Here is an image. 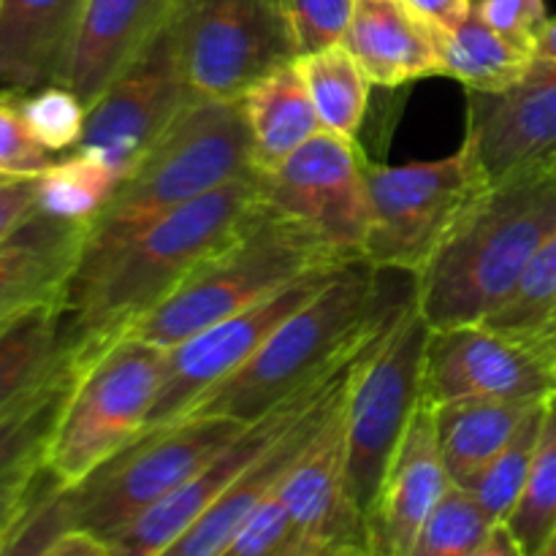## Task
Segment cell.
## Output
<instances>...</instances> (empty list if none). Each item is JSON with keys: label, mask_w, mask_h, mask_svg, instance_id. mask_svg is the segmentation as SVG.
Segmentation results:
<instances>
[{"label": "cell", "mask_w": 556, "mask_h": 556, "mask_svg": "<svg viewBox=\"0 0 556 556\" xmlns=\"http://www.w3.org/2000/svg\"><path fill=\"white\" fill-rule=\"evenodd\" d=\"M255 172L179 206L63 296L65 342L87 362L163 302L201 261L242 233L258 212Z\"/></svg>", "instance_id": "6da1fadb"}, {"label": "cell", "mask_w": 556, "mask_h": 556, "mask_svg": "<svg viewBox=\"0 0 556 556\" xmlns=\"http://www.w3.org/2000/svg\"><path fill=\"white\" fill-rule=\"evenodd\" d=\"M383 280V269L353 258L288 315L242 369L206 391L185 416H226L253 424L337 364L362 351L410 299Z\"/></svg>", "instance_id": "7a4b0ae2"}, {"label": "cell", "mask_w": 556, "mask_h": 556, "mask_svg": "<svg viewBox=\"0 0 556 556\" xmlns=\"http://www.w3.org/2000/svg\"><path fill=\"white\" fill-rule=\"evenodd\" d=\"M554 231L556 161L489 185L416 277L429 329L483 324L497 313Z\"/></svg>", "instance_id": "3957f363"}, {"label": "cell", "mask_w": 556, "mask_h": 556, "mask_svg": "<svg viewBox=\"0 0 556 556\" xmlns=\"http://www.w3.org/2000/svg\"><path fill=\"white\" fill-rule=\"evenodd\" d=\"M244 174H253V155L242 101L185 103L85 226L79 261L65 291L98 275L152 223Z\"/></svg>", "instance_id": "277c9868"}, {"label": "cell", "mask_w": 556, "mask_h": 556, "mask_svg": "<svg viewBox=\"0 0 556 556\" xmlns=\"http://www.w3.org/2000/svg\"><path fill=\"white\" fill-rule=\"evenodd\" d=\"M340 264L345 258L261 204L233 242L201 261L157 307L123 334L174 348L212 324L253 307L307 271Z\"/></svg>", "instance_id": "5b68a950"}, {"label": "cell", "mask_w": 556, "mask_h": 556, "mask_svg": "<svg viewBox=\"0 0 556 556\" xmlns=\"http://www.w3.org/2000/svg\"><path fill=\"white\" fill-rule=\"evenodd\" d=\"M168 348L123 334L76 367L43 467L71 489L144 429L166 372Z\"/></svg>", "instance_id": "8992f818"}, {"label": "cell", "mask_w": 556, "mask_h": 556, "mask_svg": "<svg viewBox=\"0 0 556 556\" xmlns=\"http://www.w3.org/2000/svg\"><path fill=\"white\" fill-rule=\"evenodd\" d=\"M429 331L413 296L375 337L353 372L345 400L348 492L362 525L421 407Z\"/></svg>", "instance_id": "52a82bcc"}, {"label": "cell", "mask_w": 556, "mask_h": 556, "mask_svg": "<svg viewBox=\"0 0 556 556\" xmlns=\"http://www.w3.org/2000/svg\"><path fill=\"white\" fill-rule=\"evenodd\" d=\"M369 190V233L364 258L383 271L418 277L434 258L472 201L489 188L470 141L438 161L405 166L364 161Z\"/></svg>", "instance_id": "ba28073f"}, {"label": "cell", "mask_w": 556, "mask_h": 556, "mask_svg": "<svg viewBox=\"0 0 556 556\" xmlns=\"http://www.w3.org/2000/svg\"><path fill=\"white\" fill-rule=\"evenodd\" d=\"M244 427L226 416H182L147 429L68 489L74 527L109 541L223 454Z\"/></svg>", "instance_id": "9c48e42d"}, {"label": "cell", "mask_w": 556, "mask_h": 556, "mask_svg": "<svg viewBox=\"0 0 556 556\" xmlns=\"http://www.w3.org/2000/svg\"><path fill=\"white\" fill-rule=\"evenodd\" d=\"M172 30L188 103L242 101L296 60L275 0H179Z\"/></svg>", "instance_id": "30bf717a"}, {"label": "cell", "mask_w": 556, "mask_h": 556, "mask_svg": "<svg viewBox=\"0 0 556 556\" xmlns=\"http://www.w3.org/2000/svg\"><path fill=\"white\" fill-rule=\"evenodd\" d=\"M364 161L356 141L320 130L277 168L255 172L261 204L340 258H364L369 233Z\"/></svg>", "instance_id": "8fae6325"}, {"label": "cell", "mask_w": 556, "mask_h": 556, "mask_svg": "<svg viewBox=\"0 0 556 556\" xmlns=\"http://www.w3.org/2000/svg\"><path fill=\"white\" fill-rule=\"evenodd\" d=\"M380 334V331H378ZM375 334V337H378ZM372 337V340H375ZM372 340L356 351L353 356H348L345 362L337 364L334 369H329L326 375H320L318 380H313L309 386H304L299 394H293L291 400H286L282 405H277L275 410H269L266 416H261L258 421L248 424L244 432L228 445L223 454H217L210 465L201 467L193 478L182 483L179 489H174L168 497H163L161 503L152 505L150 510L139 516V519L130 521L125 530H119L117 535L109 538V556H157L163 548L172 546L261 454L271 448L293 424L302 421L315 405H318L324 396H329L342 380L351 375V369L356 367L358 358L364 356Z\"/></svg>", "instance_id": "7c38bea8"}, {"label": "cell", "mask_w": 556, "mask_h": 556, "mask_svg": "<svg viewBox=\"0 0 556 556\" xmlns=\"http://www.w3.org/2000/svg\"><path fill=\"white\" fill-rule=\"evenodd\" d=\"M340 266L307 271L271 296L255 302L253 307L242 309V313L231 315L220 324H212L210 329L168 348L163 383L157 389L141 432L182 418L206 391H212L223 380L231 378L237 369H242L255 356V351L269 340L271 331L288 315L296 313L304 302H309L340 271Z\"/></svg>", "instance_id": "4fadbf2b"}, {"label": "cell", "mask_w": 556, "mask_h": 556, "mask_svg": "<svg viewBox=\"0 0 556 556\" xmlns=\"http://www.w3.org/2000/svg\"><path fill=\"white\" fill-rule=\"evenodd\" d=\"M556 391V367L546 353L486 324L432 329L424 358L421 402H527L538 405Z\"/></svg>", "instance_id": "5bb4252c"}, {"label": "cell", "mask_w": 556, "mask_h": 556, "mask_svg": "<svg viewBox=\"0 0 556 556\" xmlns=\"http://www.w3.org/2000/svg\"><path fill=\"white\" fill-rule=\"evenodd\" d=\"M185 103L188 92L168 25L87 109L85 134L76 150L106 163L119 182L161 139Z\"/></svg>", "instance_id": "9a60e30c"}, {"label": "cell", "mask_w": 556, "mask_h": 556, "mask_svg": "<svg viewBox=\"0 0 556 556\" xmlns=\"http://www.w3.org/2000/svg\"><path fill=\"white\" fill-rule=\"evenodd\" d=\"M465 139L489 182L556 161V65L535 60L510 90L472 92Z\"/></svg>", "instance_id": "2e32d148"}, {"label": "cell", "mask_w": 556, "mask_h": 556, "mask_svg": "<svg viewBox=\"0 0 556 556\" xmlns=\"http://www.w3.org/2000/svg\"><path fill=\"white\" fill-rule=\"evenodd\" d=\"M345 400L348 394L326 416L277 486L293 535L320 556L345 543H362V519L348 492Z\"/></svg>", "instance_id": "e0dca14e"}, {"label": "cell", "mask_w": 556, "mask_h": 556, "mask_svg": "<svg viewBox=\"0 0 556 556\" xmlns=\"http://www.w3.org/2000/svg\"><path fill=\"white\" fill-rule=\"evenodd\" d=\"M434 410L424 405L413 416L378 497L362 525L367 556H410L424 525L448 492Z\"/></svg>", "instance_id": "ac0fdd59"}, {"label": "cell", "mask_w": 556, "mask_h": 556, "mask_svg": "<svg viewBox=\"0 0 556 556\" xmlns=\"http://www.w3.org/2000/svg\"><path fill=\"white\" fill-rule=\"evenodd\" d=\"M383 331V329H380ZM367 353V351H364ZM362 362V358H358ZM358 367V364H356ZM356 367L351 369L345 380L331 391L329 396L318 402L307 416L302 418L299 424H293L275 445H271L266 454H261L177 541L172 543L168 548H163L157 556H217L233 538L239 535L244 525L253 519L255 510L264 505V500L280 486L282 476L291 470V465L296 462V456L302 454L304 445L309 443L315 432H318L320 424L326 421L331 410L340 405L342 396L348 394L351 389V380Z\"/></svg>", "instance_id": "d6986e66"}, {"label": "cell", "mask_w": 556, "mask_h": 556, "mask_svg": "<svg viewBox=\"0 0 556 556\" xmlns=\"http://www.w3.org/2000/svg\"><path fill=\"white\" fill-rule=\"evenodd\" d=\"M179 0H87L65 87L87 109L172 25Z\"/></svg>", "instance_id": "ffe728a7"}, {"label": "cell", "mask_w": 556, "mask_h": 556, "mask_svg": "<svg viewBox=\"0 0 556 556\" xmlns=\"http://www.w3.org/2000/svg\"><path fill=\"white\" fill-rule=\"evenodd\" d=\"M87 0H0V92L65 85Z\"/></svg>", "instance_id": "44dd1931"}, {"label": "cell", "mask_w": 556, "mask_h": 556, "mask_svg": "<svg viewBox=\"0 0 556 556\" xmlns=\"http://www.w3.org/2000/svg\"><path fill=\"white\" fill-rule=\"evenodd\" d=\"M342 43L378 87L443 76L438 27L424 22L405 0H356Z\"/></svg>", "instance_id": "7402d4cb"}, {"label": "cell", "mask_w": 556, "mask_h": 556, "mask_svg": "<svg viewBox=\"0 0 556 556\" xmlns=\"http://www.w3.org/2000/svg\"><path fill=\"white\" fill-rule=\"evenodd\" d=\"M85 226L33 215L0 244V324L27 307L63 302L79 261Z\"/></svg>", "instance_id": "603a6c76"}, {"label": "cell", "mask_w": 556, "mask_h": 556, "mask_svg": "<svg viewBox=\"0 0 556 556\" xmlns=\"http://www.w3.org/2000/svg\"><path fill=\"white\" fill-rule=\"evenodd\" d=\"M253 172H271L320 134V119L296 60L253 85L242 98Z\"/></svg>", "instance_id": "cb8c5ba5"}, {"label": "cell", "mask_w": 556, "mask_h": 556, "mask_svg": "<svg viewBox=\"0 0 556 556\" xmlns=\"http://www.w3.org/2000/svg\"><path fill=\"white\" fill-rule=\"evenodd\" d=\"M63 302H43L0 324V413L74 367Z\"/></svg>", "instance_id": "d4e9b609"}, {"label": "cell", "mask_w": 556, "mask_h": 556, "mask_svg": "<svg viewBox=\"0 0 556 556\" xmlns=\"http://www.w3.org/2000/svg\"><path fill=\"white\" fill-rule=\"evenodd\" d=\"M532 407L527 402H454L434 407L440 454L451 483L470 489Z\"/></svg>", "instance_id": "484cf974"}, {"label": "cell", "mask_w": 556, "mask_h": 556, "mask_svg": "<svg viewBox=\"0 0 556 556\" xmlns=\"http://www.w3.org/2000/svg\"><path fill=\"white\" fill-rule=\"evenodd\" d=\"M443 76H454L470 92L500 96L530 74L532 52L516 47L486 25L476 11L454 30H438Z\"/></svg>", "instance_id": "4316f807"}, {"label": "cell", "mask_w": 556, "mask_h": 556, "mask_svg": "<svg viewBox=\"0 0 556 556\" xmlns=\"http://www.w3.org/2000/svg\"><path fill=\"white\" fill-rule=\"evenodd\" d=\"M307 85L320 128L342 139L356 141L367 114L369 85L364 68L345 43L296 60Z\"/></svg>", "instance_id": "83f0119b"}, {"label": "cell", "mask_w": 556, "mask_h": 556, "mask_svg": "<svg viewBox=\"0 0 556 556\" xmlns=\"http://www.w3.org/2000/svg\"><path fill=\"white\" fill-rule=\"evenodd\" d=\"M76 367H68L0 413V481L30 467H41L49 443L54 438L63 407L74 386Z\"/></svg>", "instance_id": "f1b7e54d"}, {"label": "cell", "mask_w": 556, "mask_h": 556, "mask_svg": "<svg viewBox=\"0 0 556 556\" xmlns=\"http://www.w3.org/2000/svg\"><path fill=\"white\" fill-rule=\"evenodd\" d=\"M492 329L538 348L554 362L556 345V231L541 244L527 269L521 271L514 293L503 307L483 320ZM556 367V364H554Z\"/></svg>", "instance_id": "f546056e"}, {"label": "cell", "mask_w": 556, "mask_h": 556, "mask_svg": "<svg viewBox=\"0 0 556 556\" xmlns=\"http://www.w3.org/2000/svg\"><path fill=\"white\" fill-rule=\"evenodd\" d=\"M117 177L90 152L74 150L36 177V212L60 223L87 226L117 188Z\"/></svg>", "instance_id": "4dcf8cb0"}, {"label": "cell", "mask_w": 556, "mask_h": 556, "mask_svg": "<svg viewBox=\"0 0 556 556\" xmlns=\"http://www.w3.org/2000/svg\"><path fill=\"white\" fill-rule=\"evenodd\" d=\"M505 525L527 556L541 552L556 530V391L543 407L541 438H538L530 481Z\"/></svg>", "instance_id": "1f68e13d"}, {"label": "cell", "mask_w": 556, "mask_h": 556, "mask_svg": "<svg viewBox=\"0 0 556 556\" xmlns=\"http://www.w3.org/2000/svg\"><path fill=\"white\" fill-rule=\"evenodd\" d=\"M543 407H546V402L535 405L527 413V418L519 424L514 438L505 443V448L489 462L486 470L470 486V492L476 494L483 514L494 525H505L510 519V514L516 510V505H519L521 494H525L527 481H530L532 459H535L538 438H541Z\"/></svg>", "instance_id": "d6a6232c"}, {"label": "cell", "mask_w": 556, "mask_h": 556, "mask_svg": "<svg viewBox=\"0 0 556 556\" xmlns=\"http://www.w3.org/2000/svg\"><path fill=\"white\" fill-rule=\"evenodd\" d=\"M476 494L451 483L424 525L410 556H470L494 530Z\"/></svg>", "instance_id": "836d02e7"}, {"label": "cell", "mask_w": 556, "mask_h": 556, "mask_svg": "<svg viewBox=\"0 0 556 556\" xmlns=\"http://www.w3.org/2000/svg\"><path fill=\"white\" fill-rule=\"evenodd\" d=\"M74 527L68 489L60 486L58 478L43 467L41 483L33 494L30 505L11 525L0 543V556H49L54 543Z\"/></svg>", "instance_id": "e575fe53"}, {"label": "cell", "mask_w": 556, "mask_h": 556, "mask_svg": "<svg viewBox=\"0 0 556 556\" xmlns=\"http://www.w3.org/2000/svg\"><path fill=\"white\" fill-rule=\"evenodd\" d=\"M20 109L36 144L49 155L79 147L87 106L71 87L49 85L27 92V96H20Z\"/></svg>", "instance_id": "d590c367"}, {"label": "cell", "mask_w": 556, "mask_h": 556, "mask_svg": "<svg viewBox=\"0 0 556 556\" xmlns=\"http://www.w3.org/2000/svg\"><path fill=\"white\" fill-rule=\"evenodd\" d=\"M356 0H275L291 33L296 60L345 41Z\"/></svg>", "instance_id": "8d00e7d4"}, {"label": "cell", "mask_w": 556, "mask_h": 556, "mask_svg": "<svg viewBox=\"0 0 556 556\" xmlns=\"http://www.w3.org/2000/svg\"><path fill=\"white\" fill-rule=\"evenodd\" d=\"M217 556H320L304 546L291 530L286 508H282L277 489L264 500L253 519L239 530Z\"/></svg>", "instance_id": "74e56055"}, {"label": "cell", "mask_w": 556, "mask_h": 556, "mask_svg": "<svg viewBox=\"0 0 556 556\" xmlns=\"http://www.w3.org/2000/svg\"><path fill=\"white\" fill-rule=\"evenodd\" d=\"M54 157L36 144L20 109V96L0 92V166L11 177H38Z\"/></svg>", "instance_id": "f35d334b"}, {"label": "cell", "mask_w": 556, "mask_h": 556, "mask_svg": "<svg viewBox=\"0 0 556 556\" xmlns=\"http://www.w3.org/2000/svg\"><path fill=\"white\" fill-rule=\"evenodd\" d=\"M472 11L486 22L492 30L527 49L535 58L541 33L546 30L548 14L543 0H472Z\"/></svg>", "instance_id": "ab89813d"}, {"label": "cell", "mask_w": 556, "mask_h": 556, "mask_svg": "<svg viewBox=\"0 0 556 556\" xmlns=\"http://www.w3.org/2000/svg\"><path fill=\"white\" fill-rule=\"evenodd\" d=\"M36 215V177L0 182V244L9 242Z\"/></svg>", "instance_id": "60d3db41"}, {"label": "cell", "mask_w": 556, "mask_h": 556, "mask_svg": "<svg viewBox=\"0 0 556 556\" xmlns=\"http://www.w3.org/2000/svg\"><path fill=\"white\" fill-rule=\"evenodd\" d=\"M43 465L30 467V470H22L16 476L0 481V530L14 525L22 516V510L30 505L33 494H36L38 483H41Z\"/></svg>", "instance_id": "b9f144b4"}, {"label": "cell", "mask_w": 556, "mask_h": 556, "mask_svg": "<svg viewBox=\"0 0 556 556\" xmlns=\"http://www.w3.org/2000/svg\"><path fill=\"white\" fill-rule=\"evenodd\" d=\"M405 3L438 30H454L472 11V0H405Z\"/></svg>", "instance_id": "7bdbcfd3"}, {"label": "cell", "mask_w": 556, "mask_h": 556, "mask_svg": "<svg viewBox=\"0 0 556 556\" xmlns=\"http://www.w3.org/2000/svg\"><path fill=\"white\" fill-rule=\"evenodd\" d=\"M49 556H109V546L106 541H101V538L92 535V532L71 527V530L54 543Z\"/></svg>", "instance_id": "ee69618b"}, {"label": "cell", "mask_w": 556, "mask_h": 556, "mask_svg": "<svg viewBox=\"0 0 556 556\" xmlns=\"http://www.w3.org/2000/svg\"><path fill=\"white\" fill-rule=\"evenodd\" d=\"M470 556H527L525 548L519 546V541L514 538V532L508 530V525H497L486 535V541L476 548Z\"/></svg>", "instance_id": "f6af8a7d"}, {"label": "cell", "mask_w": 556, "mask_h": 556, "mask_svg": "<svg viewBox=\"0 0 556 556\" xmlns=\"http://www.w3.org/2000/svg\"><path fill=\"white\" fill-rule=\"evenodd\" d=\"M535 60L538 63H552L556 65V16L548 20L546 30L541 33V41L535 47Z\"/></svg>", "instance_id": "bcb514c9"}, {"label": "cell", "mask_w": 556, "mask_h": 556, "mask_svg": "<svg viewBox=\"0 0 556 556\" xmlns=\"http://www.w3.org/2000/svg\"><path fill=\"white\" fill-rule=\"evenodd\" d=\"M326 556H367V552H364L362 543H345V546H340L337 552H331Z\"/></svg>", "instance_id": "7dc6e473"}, {"label": "cell", "mask_w": 556, "mask_h": 556, "mask_svg": "<svg viewBox=\"0 0 556 556\" xmlns=\"http://www.w3.org/2000/svg\"><path fill=\"white\" fill-rule=\"evenodd\" d=\"M535 556H556V530L552 532V538L546 541V546H543Z\"/></svg>", "instance_id": "c3c4849f"}, {"label": "cell", "mask_w": 556, "mask_h": 556, "mask_svg": "<svg viewBox=\"0 0 556 556\" xmlns=\"http://www.w3.org/2000/svg\"><path fill=\"white\" fill-rule=\"evenodd\" d=\"M11 527H5V530H0V543H3V538H5V532H9Z\"/></svg>", "instance_id": "681fc988"}, {"label": "cell", "mask_w": 556, "mask_h": 556, "mask_svg": "<svg viewBox=\"0 0 556 556\" xmlns=\"http://www.w3.org/2000/svg\"><path fill=\"white\" fill-rule=\"evenodd\" d=\"M0 174H3V177H11V174H5V168H3V166H0Z\"/></svg>", "instance_id": "f907efd6"}, {"label": "cell", "mask_w": 556, "mask_h": 556, "mask_svg": "<svg viewBox=\"0 0 556 556\" xmlns=\"http://www.w3.org/2000/svg\"><path fill=\"white\" fill-rule=\"evenodd\" d=\"M5 179H14V177H3V174H0V182H5Z\"/></svg>", "instance_id": "816d5d0a"}, {"label": "cell", "mask_w": 556, "mask_h": 556, "mask_svg": "<svg viewBox=\"0 0 556 556\" xmlns=\"http://www.w3.org/2000/svg\"><path fill=\"white\" fill-rule=\"evenodd\" d=\"M554 364H556V345H554Z\"/></svg>", "instance_id": "f5cc1de1"}]
</instances>
